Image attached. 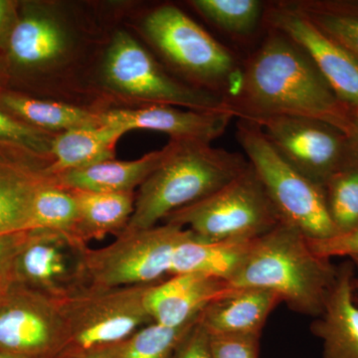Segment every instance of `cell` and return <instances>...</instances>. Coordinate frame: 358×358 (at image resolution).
<instances>
[{"instance_id": "cell-39", "label": "cell", "mask_w": 358, "mask_h": 358, "mask_svg": "<svg viewBox=\"0 0 358 358\" xmlns=\"http://www.w3.org/2000/svg\"><path fill=\"white\" fill-rule=\"evenodd\" d=\"M353 119H355V122H358V110H355V114H353Z\"/></svg>"}, {"instance_id": "cell-33", "label": "cell", "mask_w": 358, "mask_h": 358, "mask_svg": "<svg viewBox=\"0 0 358 358\" xmlns=\"http://www.w3.org/2000/svg\"><path fill=\"white\" fill-rule=\"evenodd\" d=\"M29 230L0 235V294L16 284L14 275L16 257L27 239Z\"/></svg>"}, {"instance_id": "cell-34", "label": "cell", "mask_w": 358, "mask_h": 358, "mask_svg": "<svg viewBox=\"0 0 358 358\" xmlns=\"http://www.w3.org/2000/svg\"><path fill=\"white\" fill-rule=\"evenodd\" d=\"M171 358H213L211 334L203 326L199 317L183 334Z\"/></svg>"}, {"instance_id": "cell-16", "label": "cell", "mask_w": 358, "mask_h": 358, "mask_svg": "<svg viewBox=\"0 0 358 358\" xmlns=\"http://www.w3.org/2000/svg\"><path fill=\"white\" fill-rule=\"evenodd\" d=\"M233 289L227 282L209 275L176 274L150 286L145 305L154 324L179 329L192 324L211 303Z\"/></svg>"}, {"instance_id": "cell-36", "label": "cell", "mask_w": 358, "mask_h": 358, "mask_svg": "<svg viewBox=\"0 0 358 358\" xmlns=\"http://www.w3.org/2000/svg\"><path fill=\"white\" fill-rule=\"evenodd\" d=\"M122 345L107 346V348H98V350H89V352L75 353L60 358H117L121 352Z\"/></svg>"}, {"instance_id": "cell-29", "label": "cell", "mask_w": 358, "mask_h": 358, "mask_svg": "<svg viewBox=\"0 0 358 358\" xmlns=\"http://www.w3.org/2000/svg\"><path fill=\"white\" fill-rule=\"evenodd\" d=\"M192 324L179 329H169L152 322L124 341L117 358H171Z\"/></svg>"}, {"instance_id": "cell-25", "label": "cell", "mask_w": 358, "mask_h": 358, "mask_svg": "<svg viewBox=\"0 0 358 358\" xmlns=\"http://www.w3.org/2000/svg\"><path fill=\"white\" fill-rule=\"evenodd\" d=\"M79 210L76 196L52 178L40 186L33 199L29 230H49L74 235Z\"/></svg>"}, {"instance_id": "cell-32", "label": "cell", "mask_w": 358, "mask_h": 358, "mask_svg": "<svg viewBox=\"0 0 358 358\" xmlns=\"http://www.w3.org/2000/svg\"><path fill=\"white\" fill-rule=\"evenodd\" d=\"M258 336L211 334L213 358H258Z\"/></svg>"}, {"instance_id": "cell-18", "label": "cell", "mask_w": 358, "mask_h": 358, "mask_svg": "<svg viewBox=\"0 0 358 358\" xmlns=\"http://www.w3.org/2000/svg\"><path fill=\"white\" fill-rule=\"evenodd\" d=\"M281 303L268 289L234 288L205 308L199 320L211 334L261 336L268 317Z\"/></svg>"}, {"instance_id": "cell-41", "label": "cell", "mask_w": 358, "mask_h": 358, "mask_svg": "<svg viewBox=\"0 0 358 358\" xmlns=\"http://www.w3.org/2000/svg\"><path fill=\"white\" fill-rule=\"evenodd\" d=\"M2 294H0V296H1Z\"/></svg>"}, {"instance_id": "cell-1", "label": "cell", "mask_w": 358, "mask_h": 358, "mask_svg": "<svg viewBox=\"0 0 358 358\" xmlns=\"http://www.w3.org/2000/svg\"><path fill=\"white\" fill-rule=\"evenodd\" d=\"M225 98L238 119L308 117L331 124L350 136L355 133L350 108L339 100L307 54L270 28Z\"/></svg>"}, {"instance_id": "cell-28", "label": "cell", "mask_w": 358, "mask_h": 358, "mask_svg": "<svg viewBox=\"0 0 358 358\" xmlns=\"http://www.w3.org/2000/svg\"><path fill=\"white\" fill-rule=\"evenodd\" d=\"M322 190L338 235L355 229L358 226V162L352 160L331 176Z\"/></svg>"}, {"instance_id": "cell-35", "label": "cell", "mask_w": 358, "mask_h": 358, "mask_svg": "<svg viewBox=\"0 0 358 358\" xmlns=\"http://www.w3.org/2000/svg\"><path fill=\"white\" fill-rule=\"evenodd\" d=\"M17 4L0 0V48H6L9 36L18 18Z\"/></svg>"}, {"instance_id": "cell-26", "label": "cell", "mask_w": 358, "mask_h": 358, "mask_svg": "<svg viewBox=\"0 0 358 358\" xmlns=\"http://www.w3.org/2000/svg\"><path fill=\"white\" fill-rule=\"evenodd\" d=\"M301 13L358 61V6L319 0H291Z\"/></svg>"}, {"instance_id": "cell-27", "label": "cell", "mask_w": 358, "mask_h": 358, "mask_svg": "<svg viewBox=\"0 0 358 358\" xmlns=\"http://www.w3.org/2000/svg\"><path fill=\"white\" fill-rule=\"evenodd\" d=\"M190 6L222 31L247 36L263 22L266 4L259 0H192Z\"/></svg>"}, {"instance_id": "cell-30", "label": "cell", "mask_w": 358, "mask_h": 358, "mask_svg": "<svg viewBox=\"0 0 358 358\" xmlns=\"http://www.w3.org/2000/svg\"><path fill=\"white\" fill-rule=\"evenodd\" d=\"M54 136L21 122L0 107V141L25 148L35 154L51 157Z\"/></svg>"}, {"instance_id": "cell-20", "label": "cell", "mask_w": 358, "mask_h": 358, "mask_svg": "<svg viewBox=\"0 0 358 358\" xmlns=\"http://www.w3.org/2000/svg\"><path fill=\"white\" fill-rule=\"evenodd\" d=\"M67 46V33L63 26L48 13L29 8L18 14L6 49L14 65L35 69L62 57Z\"/></svg>"}, {"instance_id": "cell-21", "label": "cell", "mask_w": 358, "mask_h": 358, "mask_svg": "<svg viewBox=\"0 0 358 358\" xmlns=\"http://www.w3.org/2000/svg\"><path fill=\"white\" fill-rule=\"evenodd\" d=\"M253 241H210L189 231L174 253L171 275L199 273L227 282L239 272Z\"/></svg>"}, {"instance_id": "cell-10", "label": "cell", "mask_w": 358, "mask_h": 358, "mask_svg": "<svg viewBox=\"0 0 358 358\" xmlns=\"http://www.w3.org/2000/svg\"><path fill=\"white\" fill-rule=\"evenodd\" d=\"M250 122L262 129L282 159L320 188L352 162L348 152L353 136L327 122L289 115Z\"/></svg>"}, {"instance_id": "cell-3", "label": "cell", "mask_w": 358, "mask_h": 358, "mask_svg": "<svg viewBox=\"0 0 358 358\" xmlns=\"http://www.w3.org/2000/svg\"><path fill=\"white\" fill-rule=\"evenodd\" d=\"M173 141L171 154L138 187L124 230L159 225L173 212L213 194L249 166L244 155L211 143Z\"/></svg>"}, {"instance_id": "cell-15", "label": "cell", "mask_w": 358, "mask_h": 358, "mask_svg": "<svg viewBox=\"0 0 358 358\" xmlns=\"http://www.w3.org/2000/svg\"><path fill=\"white\" fill-rule=\"evenodd\" d=\"M101 124L121 129H148L171 136V141L211 143L227 129L235 114L181 110L171 105H148L140 109H115L102 113Z\"/></svg>"}, {"instance_id": "cell-6", "label": "cell", "mask_w": 358, "mask_h": 358, "mask_svg": "<svg viewBox=\"0 0 358 358\" xmlns=\"http://www.w3.org/2000/svg\"><path fill=\"white\" fill-rule=\"evenodd\" d=\"M152 285L100 287L87 285L57 300L68 329V343L60 357L128 341L152 324L145 305Z\"/></svg>"}, {"instance_id": "cell-17", "label": "cell", "mask_w": 358, "mask_h": 358, "mask_svg": "<svg viewBox=\"0 0 358 358\" xmlns=\"http://www.w3.org/2000/svg\"><path fill=\"white\" fill-rule=\"evenodd\" d=\"M312 331L322 341V358H358V303L352 262L338 268L336 282Z\"/></svg>"}, {"instance_id": "cell-9", "label": "cell", "mask_w": 358, "mask_h": 358, "mask_svg": "<svg viewBox=\"0 0 358 358\" xmlns=\"http://www.w3.org/2000/svg\"><path fill=\"white\" fill-rule=\"evenodd\" d=\"M189 230L164 223L124 230L112 243L87 252L89 285L100 287L154 285L171 275L174 253Z\"/></svg>"}, {"instance_id": "cell-12", "label": "cell", "mask_w": 358, "mask_h": 358, "mask_svg": "<svg viewBox=\"0 0 358 358\" xmlns=\"http://www.w3.org/2000/svg\"><path fill=\"white\" fill-rule=\"evenodd\" d=\"M89 244L74 235L29 230L16 257L15 281L54 300L67 298L89 285Z\"/></svg>"}, {"instance_id": "cell-38", "label": "cell", "mask_w": 358, "mask_h": 358, "mask_svg": "<svg viewBox=\"0 0 358 358\" xmlns=\"http://www.w3.org/2000/svg\"><path fill=\"white\" fill-rule=\"evenodd\" d=\"M353 136H355L358 143V122H355V133H353Z\"/></svg>"}, {"instance_id": "cell-31", "label": "cell", "mask_w": 358, "mask_h": 358, "mask_svg": "<svg viewBox=\"0 0 358 358\" xmlns=\"http://www.w3.org/2000/svg\"><path fill=\"white\" fill-rule=\"evenodd\" d=\"M308 242L315 253L322 258L329 260L336 257L350 258L355 267V288L358 289V226L345 234L336 235L320 241L308 240Z\"/></svg>"}, {"instance_id": "cell-40", "label": "cell", "mask_w": 358, "mask_h": 358, "mask_svg": "<svg viewBox=\"0 0 358 358\" xmlns=\"http://www.w3.org/2000/svg\"><path fill=\"white\" fill-rule=\"evenodd\" d=\"M355 292H358V289H355ZM355 301H357V303H358V296H355Z\"/></svg>"}, {"instance_id": "cell-13", "label": "cell", "mask_w": 358, "mask_h": 358, "mask_svg": "<svg viewBox=\"0 0 358 358\" xmlns=\"http://www.w3.org/2000/svg\"><path fill=\"white\" fill-rule=\"evenodd\" d=\"M263 22L298 45L339 100L358 110V61L352 53L313 24L291 0L266 4Z\"/></svg>"}, {"instance_id": "cell-19", "label": "cell", "mask_w": 358, "mask_h": 358, "mask_svg": "<svg viewBox=\"0 0 358 358\" xmlns=\"http://www.w3.org/2000/svg\"><path fill=\"white\" fill-rule=\"evenodd\" d=\"M174 141L140 159H110L95 166L54 176L56 182L70 190L93 192H134L171 154Z\"/></svg>"}, {"instance_id": "cell-2", "label": "cell", "mask_w": 358, "mask_h": 358, "mask_svg": "<svg viewBox=\"0 0 358 358\" xmlns=\"http://www.w3.org/2000/svg\"><path fill=\"white\" fill-rule=\"evenodd\" d=\"M338 273L331 260L315 253L300 231L281 222L254 240L243 266L229 285L235 289H268L294 312L317 317Z\"/></svg>"}, {"instance_id": "cell-5", "label": "cell", "mask_w": 358, "mask_h": 358, "mask_svg": "<svg viewBox=\"0 0 358 358\" xmlns=\"http://www.w3.org/2000/svg\"><path fill=\"white\" fill-rule=\"evenodd\" d=\"M281 222L250 164L213 194L173 212L164 220L210 241H253Z\"/></svg>"}, {"instance_id": "cell-8", "label": "cell", "mask_w": 358, "mask_h": 358, "mask_svg": "<svg viewBox=\"0 0 358 358\" xmlns=\"http://www.w3.org/2000/svg\"><path fill=\"white\" fill-rule=\"evenodd\" d=\"M103 78L110 89L148 105L204 112H233L225 96L173 79L128 32L117 31L108 47ZM234 113V112H233Z\"/></svg>"}, {"instance_id": "cell-22", "label": "cell", "mask_w": 358, "mask_h": 358, "mask_svg": "<svg viewBox=\"0 0 358 358\" xmlns=\"http://www.w3.org/2000/svg\"><path fill=\"white\" fill-rule=\"evenodd\" d=\"M124 134L107 124L58 134L52 141L49 173L59 176L115 159V145Z\"/></svg>"}, {"instance_id": "cell-4", "label": "cell", "mask_w": 358, "mask_h": 358, "mask_svg": "<svg viewBox=\"0 0 358 358\" xmlns=\"http://www.w3.org/2000/svg\"><path fill=\"white\" fill-rule=\"evenodd\" d=\"M236 138L282 222L310 241L338 235L322 188L282 159L258 124L239 119Z\"/></svg>"}, {"instance_id": "cell-23", "label": "cell", "mask_w": 358, "mask_h": 358, "mask_svg": "<svg viewBox=\"0 0 358 358\" xmlns=\"http://www.w3.org/2000/svg\"><path fill=\"white\" fill-rule=\"evenodd\" d=\"M72 192L79 210L75 236L85 243L110 234L117 237L126 229L134 213V192Z\"/></svg>"}, {"instance_id": "cell-7", "label": "cell", "mask_w": 358, "mask_h": 358, "mask_svg": "<svg viewBox=\"0 0 358 358\" xmlns=\"http://www.w3.org/2000/svg\"><path fill=\"white\" fill-rule=\"evenodd\" d=\"M143 31L171 65L208 91L220 94L222 89L224 95L226 90V96L239 80L241 70L229 49L178 6L164 4L150 11Z\"/></svg>"}, {"instance_id": "cell-11", "label": "cell", "mask_w": 358, "mask_h": 358, "mask_svg": "<svg viewBox=\"0 0 358 358\" xmlns=\"http://www.w3.org/2000/svg\"><path fill=\"white\" fill-rule=\"evenodd\" d=\"M68 338L57 300L17 282L0 296V350L30 358H58Z\"/></svg>"}, {"instance_id": "cell-37", "label": "cell", "mask_w": 358, "mask_h": 358, "mask_svg": "<svg viewBox=\"0 0 358 358\" xmlns=\"http://www.w3.org/2000/svg\"><path fill=\"white\" fill-rule=\"evenodd\" d=\"M0 358H30L25 357H20V355H13V353H9L0 350Z\"/></svg>"}, {"instance_id": "cell-14", "label": "cell", "mask_w": 358, "mask_h": 358, "mask_svg": "<svg viewBox=\"0 0 358 358\" xmlns=\"http://www.w3.org/2000/svg\"><path fill=\"white\" fill-rule=\"evenodd\" d=\"M51 157L0 141V235L29 230L33 199L53 178Z\"/></svg>"}, {"instance_id": "cell-24", "label": "cell", "mask_w": 358, "mask_h": 358, "mask_svg": "<svg viewBox=\"0 0 358 358\" xmlns=\"http://www.w3.org/2000/svg\"><path fill=\"white\" fill-rule=\"evenodd\" d=\"M0 107L41 131H67L100 126L101 115L67 103L38 100L13 93L0 94Z\"/></svg>"}]
</instances>
